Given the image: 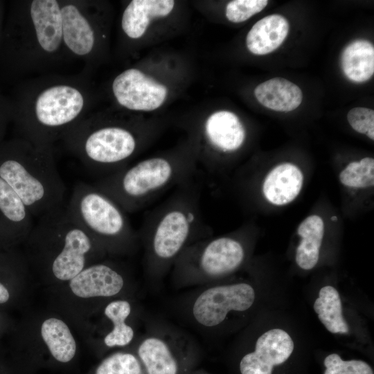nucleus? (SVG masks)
Here are the masks:
<instances>
[{
  "mask_svg": "<svg viewBox=\"0 0 374 374\" xmlns=\"http://www.w3.org/2000/svg\"><path fill=\"white\" fill-rule=\"evenodd\" d=\"M341 66L345 75L351 81L364 82L374 73V47L364 39L349 44L341 55Z\"/></svg>",
  "mask_w": 374,
  "mask_h": 374,
  "instance_id": "obj_22",
  "label": "nucleus"
},
{
  "mask_svg": "<svg viewBox=\"0 0 374 374\" xmlns=\"http://www.w3.org/2000/svg\"><path fill=\"white\" fill-rule=\"evenodd\" d=\"M41 335L51 355L57 361L66 363L74 357L75 341L63 321L56 318L45 320L41 326Z\"/></svg>",
  "mask_w": 374,
  "mask_h": 374,
  "instance_id": "obj_24",
  "label": "nucleus"
},
{
  "mask_svg": "<svg viewBox=\"0 0 374 374\" xmlns=\"http://www.w3.org/2000/svg\"><path fill=\"white\" fill-rule=\"evenodd\" d=\"M340 182L351 188H366L374 185V159L364 157L349 163L339 173Z\"/></svg>",
  "mask_w": 374,
  "mask_h": 374,
  "instance_id": "obj_26",
  "label": "nucleus"
},
{
  "mask_svg": "<svg viewBox=\"0 0 374 374\" xmlns=\"http://www.w3.org/2000/svg\"><path fill=\"white\" fill-rule=\"evenodd\" d=\"M139 358L134 353L117 352L105 359L97 367L95 374H144Z\"/></svg>",
  "mask_w": 374,
  "mask_h": 374,
  "instance_id": "obj_27",
  "label": "nucleus"
},
{
  "mask_svg": "<svg viewBox=\"0 0 374 374\" xmlns=\"http://www.w3.org/2000/svg\"><path fill=\"white\" fill-rule=\"evenodd\" d=\"M112 90L119 105L135 112L154 111L164 103L168 96L166 85L135 68L116 75Z\"/></svg>",
  "mask_w": 374,
  "mask_h": 374,
  "instance_id": "obj_12",
  "label": "nucleus"
},
{
  "mask_svg": "<svg viewBox=\"0 0 374 374\" xmlns=\"http://www.w3.org/2000/svg\"><path fill=\"white\" fill-rule=\"evenodd\" d=\"M0 177L19 195L33 217L64 204L66 187L53 146L16 136L0 143Z\"/></svg>",
  "mask_w": 374,
  "mask_h": 374,
  "instance_id": "obj_3",
  "label": "nucleus"
},
{
  "mask_svg": "<svg viewBox=\"0 0 374 374\" xmlns=\"http://www.w3.org/2000/svg\"><path fill=\"white\" fill-rule=\"evenodd\" d=\"M201 187L194 178L175 188L145 213L138 232L147 282L159 287L179 256L193 243L210 237L202 217Z\"/></svg>",
  "mask_w": 374,
  "mask_h": 374,
  "instance_id": "obj_1",
  "label": "nucleus"
},
{
  "mask_svg": "<svg viewBox=\"0 0 374 374\" xmlns=\"http://www.w3.org/2000/svg\"><path fill=\"white\" fill-rule=\"evenodd\" d=\"M257 100L264 107L277 112H291L301 103L303 93L293 82L274 78L258 85L254 90Z\"/></svg>",
  "mask_w": 374,
  "mask_h": 374,
  "instance_id": "obj_20",
  "label": "nucleus"
},
{
  "mask_svg": "<svg viewBox=\"0 0 374 374\" xmlns=\"http://www.w3.org/2000/svg\"><path fill=\"white\" fill-rule=\"evenodd\" d=\"M175 2L172 0H132L124 9L121 28L132 39L142 37L155 19L168 16Z\"/></svg>",
  "mask_w": 374,
  "mask_h": 374,
  "instance_id": "obj_17",
  "label": "nucleus"
},
{
  "mask_svg": "<svg viewBox=\"0 0 374 374\" xmlns=\"http://www.w3.org/2000/svg\"><path fill=\"white\" fill-rule=\"evenodd\" d=\"M89 93L86 81L52 77L36 80L22 88L12 103L18 137L51 145L87 116Z\"/></svg>",
  "mask_w": 374,
  "mask_h": 374,
  "instance_id": "obj_2",
  "label": "nucleus"
},
{
  "mask_svg": "<svg viewBox=\"0 0 374 374\" xmlns=\"http://www.w3.org/2000/svg\"><path fill=\"white\" fill-rule=\"evenodd\" d=\"M10 294L7 288L0 282V304L8 301Z\"/></svg>",
  "mask_w": 374,
  "mask_h": 374,
  "instance_id": "obj_32",
  "label": "nucleus"
},
{
  "mask_svg": "<svg viewBox=\"0 0 374 374\" xmlns=\"http://www.w3.org/2000/svg\"><path fill=\"white\" fill-rule=\"evenodd\" d=\"M267 0H234L226 8L227 19L233 23H241L260 12L267 5Z\"/></svg>",
  "mask_w": 374,
  "mask_h": 374,
  "instance_id": "obj_29",
  "label": "nucleus"
},
{
  "mask_svg": "<svg viewBox=\"0 0 374 374\" xmlns=\"http://www.w3.org/2000/svg\"><path fill=\"white\" fill-rule=\"evenodd\" d=\"M289 32V23L282 15H268L258 21L248 32L246 44L255 55L268 54L278 48Z\"/></svg>",
  "mask_w": 374,
  "mask_h": 374,
  "instance_id": "obj_19",
  "label": "nucleus"
},
{
  "mask_svg": "<svg viewBox=\"0 0 374 374\" xmlns=\"http://www.w3.org/2000/svg\"><path fill=\"white\" fill-rule=\"evenodd\" d=\"M12 103L0 95V143L3 141L8 125L12 121Z\"/></svg>",
  "mask_w": 374,
  "mask_h": 374,
  "instance_id": "obj_31",
  "label": "nucleus"
},
{
  "mask_svg": "<svg viewBox=\"0 0 374 374\" xmlns=\"http://www.w3.org/2000/svg\"><path fill=\"white\" fill-rule=\"evenodd\" d=\"M347 120L352 128L361 134H366L374 140V111L366 107H355L347 114Z\"/></svg>",
  "mask_w": 374,
  "mask_h": 374,
  "instance_id": "obj_30",
  "label": "nucleus"
},
{
  "mask_svg": "<svg viewBox=\"0 0 374 374\" xmlns=\"http://www.w3.org/2000/svg\"><path fill=\"white\" fill-rule=\"evenodd\" d=\"M303 184L301 169L291 163H283L271 169L262 184L266 199L276 206L292 202L300 193Z\"/></svg>",
  "mask_w": 374,
  "mask_h": 374,
  "instance_id": "obj_18",
  "label": "nucleus"
},
{
  "mask_svg": "<svg viewBox=\"0 0 374 374\" xmlns=\"http://www.w3.org/2000/svg\"><path fill=\"white\" fill-rule=\"evenodd\" d=\"M3 42L8 57L18 66H35L59 58L66 50L60 1L19 3L1 35Z\"/></svg>",
  "mask_w": 374,
  "mask_h": 374,
  "instance_id": "obj_6",
  "label": "nucleus"
},
{
  "mask_svg": "<svg viewBox=\"0 0 374 374\" xmlns=\"http://www.w3.org/2000/svg\"><path fill=\"white\" fill-rule=\"evenodd\" d=\"M60 3L66 51L80 58H90L98 42L91 3L85 1H60Z\"/></svg>",
  "mask_w": 374,
  "mask_h": 374,
  "instance_id": "obj_13",
  "label": "nucleus"
},
{
  "mask_svg": "<svg viewBox=\"0 0 374 374\" xmlns=\"http://www.w3.org/2000/svg\"><path fill=\"white\" fill-rule=\"evenodd\" d=\"M297 233L301 240L296 249V264L303 269H311L317 264L319 258L324 234L323 219L317 215L307 217L299 224Z\"/></svg>",
  "mask_w": 374,
  "mask_h": 374,
  "instance_id": "obj_21",
  "label": "nucleus"
},
{
  "mask_svg": "<svg viewBox=\"0 0 374 374\" xmlns=\"http://www.w3.org/2000/svg\"><path fill=\"white\" fill-rule=\"evenodd\" d=\"M314 310L329 332L339 334L349 332L348 325L343 317L341 299L335 287L328 285L320 290Z\"/></svg>",
  "mask_w": 374,
  "mask_h": 374,
  "instance_id": "obj_25",
  "label": "nucleus"
},
{
  "mask_svg": "<svg viewBox=\"0 0 374 374\" xmlns=\"http://www.w3.org/2000/svg\"><path fill=\"white\" fill-rule=\"evenodd\" d=\"M135 354L145 374H182L199 352L197 340L184 328L159 316L144 318Z\"/></svg>",
  "mask_w": 374,
  "mask_h": 374,
  "instance_id": "obj_10",
  "label": "nucleus"
},
{
  "mask_svg": "<svg viewBox=\"0 0 374 374\" xmlns=\"http://www.w3.org/2000/svg\"><path fill=\"white\" fill-rule=\"evenodd\" d=\"M1 9L0 8V43H1V35H2V33H1Z\"/></svg>",
  "mask_w": 374,
  "mask_h": 374,
  "instance_id": "obj_33",
  "label": "nucleus"
},
{
  "mask_svg": "<svg viewBox=\"0 0 374 374\" xmlns=\"http://www.w3.org/2000/svg\"><path fill=\"white\" fill-rule=\"evenodd\" d=\"M126 283L122 270L109 262L88 265L69 280L73 293L84 299L113 298L121 294Z\"/></svg>",
  "mask_w": 374,
  "mask_h": 374,
  "instance_id": "obj_15",
  "label": "nucleus"
},
{
  "mask_svg": "<svg viewBox=\"0 0 374 374\" xmlns=\"http://www.w3.org/2000/svg\"><path fill=\"white\" fill-rule=\"evenodd\" d=\"M33 216L16 192L0 177V242L8 245L27 239Z\"/></svg>",
  "mask_w": 374,
  "mask_h": 374,
  "instance_id": "obj_16",
  "label": "nucleus"
},
{
  "mask_svg": "<svg viewBox=\"0 0 374 374\" xmlns=\"http://www.w3.org/2000/svg\"><path fill=\"white\" fill-rule=\"evenodd\" d=\"M293 350L294 342L285 330H269L258 338L254 350L242 357L240 373L271 374L273 367L285 362Z\"/></svg>",
  "mask_w": 374,
  "mask_h": 374,
  "instance_id": "obj_14",
  "label": "nucleus"
},
{
  "mask_svg": "<svg viewBox=\"0 0 374 374\" xmlns=\"http://www.w3.org/2000/svg\"><path fill=\"white\" fill-rule=\"evenodd\" d=\"M0 245H2V246H3V244H2V243H1V242H0Z\"/></svg>",
  "mask_w": 374,
  "mask_h": 374,
  "instance_id": "obj_34",
  "label": "nucleus"
},
{
  "mask_svg": "<svg viewBox=\"0 0 374 374\" xmlns=\"http://www.w3.org/2000/svg\"><path fill=\"white\" fill-rule=\"evenodd\" d=\"M195 148L192 150L198 162L211 172L216 154H227L238 151L246 139V130L238 116L226 111L210 114L197 130Z\"/></svg>",
  "mask_w": 374,
  "mask_h": 374,
  "instance_id": "obj_11",
  "label": "nucleus"
},
{
  "mask_svg": "<svg viewBox=\"0 0 374 374\" xmlns=\"http://www.w3.org/2000/svg\"><path fill=\"white\" fill-rule=\"evenodd\" d=\"M197 163L191 148L179 149L127 166L93 185L127 213L148 206L169 190L194 178Z\"/></svg>",
  "mask_w": 374,
  "mask_h": 374,
  "instance_id": "obj_4",
  "label": "nucleus"
},
{
  "mask_svg": "<svg viewBox=\"0 0 374 374\" xmlns=\"http://www.w3.org/2000/svg\"><path fill=\"white\" fill-rule=\"evenodd\" d=\"M324 374H373V369L362 360L344 361L339 355L332 353L324 359Z\"/></svg>",
  "mask_w": 374,
  "mask_h": 374,
  "instance_id": "obj_28",
  "label": "nucleus"
},
{
  "mask_svg": "<svg viewBox=\"0 0 374 374\" xmlns=\"http://www.w3.org/2000/svg\"><path fill=\"white\" fill-rule=\"evenodd\" d=\"M255 297L253 287L247 283L215 282L188 289L175 300L173 311L204 337L221 326L231 313L248 310Z\"/></svg>",
  "mask_w": 374,
  "mask_h": 374,
  "instance_id": "obj_8",
  "label": "nucleus"
},
{
  "mask_svg": "<svg viewBox=\"0 0 374 374\" xmlns=\"http://www.w3.org/2000/svg\"><path fill=\"white\" fill-rule=\"evenodd\" d=\"M243 243L234 236L208 237L187 247L170 272L176 290L190 289L215 282L236 271L244 262Z\"/></svg>",
  "mask_w": 374,
  "mask_h": 374,
  "instance_id": "obj_9",
  "label": "nucleus"
},
{
  "mask_svg": "<svg viewBox=\"0 0 374 374\" xmlns=\"http://www.w3.org/2000/svg\"><path fill=\"white\" fill-rule=\"evenodd\" d=\"M136 125L87 116L62 139L90 172L101 178L128 166L144 144L145 130Z\"/></svg>",
  "mask_w": 374,
  "mask_h": 374,
  "instance_id": "obj_5",
  "label": "nucleus"
},
{
  "mask_svg": "<svg viewBox=\"0 0 374 374\" xmlns=\"http://www.w3.org/2000/svg\"><path fill=\"white\" fill-rule=\"evenodd\" d=\"M66 206L106 253H131L139 247L138 232L132 227L127 213L93 184L78 182Z\"/></svg>",
  "mask_w": 374,
  "mask_h": 374,
  "instance_id": "obj_7",
  "label": "nucleus"
},
{
  "mask_svg": "<svg viewBox=\"0 0 374 374\" xmlns=\"http://www.w3.org/2000/svg\"><path fill=\"white\" fill-rule=\"evenodd\" d=\"M133 308L130 301L118 299L109 301L103 309V314L114 323V330L103 339L109 348L125 347L132 344L136 335L133 326L127 321L131 317Z\"/></svg>",
  "mask_w": 374,
  "mask_h": 374,
  "instance_id": "obj_23",
  "label": "nucleus"
}]
</instances>
